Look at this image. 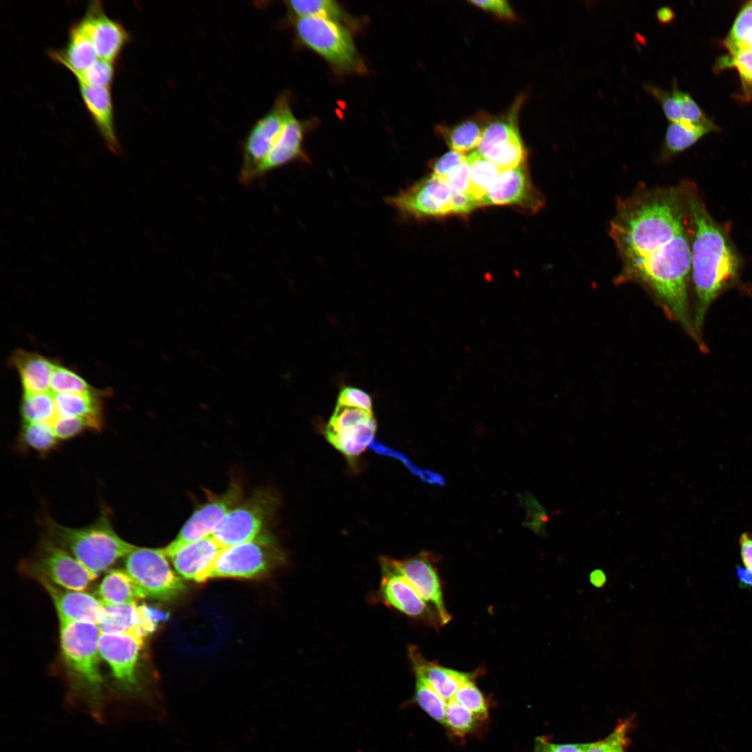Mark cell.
Masks as SVG:
<instances>
[{"label":"cell","mask_w":752,"mask_h":752,"mask_svg":"<svg viewBox=\"0 0 752 752\" xmlns=\"http://www.w3.org/2000/svg\"><path fill=\"white\" fill-rule=\"evenodd\" d=\"M687 213L683 189H639L618 201L609 235L621 262L617 283L641 284L699 343L689 306Z\"/></svg>","instance_id":"obj_1"},{"label":"cell","mask_w":752,"mask_h":752,"mask_svg":"<svg viewBox=\"0 0 752 752\" xmlns=\"http://www.w3.org/2000/svg\"><path fill=\"white\" fill-rule=\"evenodd\" d=\"M692 223L691 276L696 296L693 318L700 339L704 319L712 303L737 280L739 258L724 230L707 212L691 189H683Z\"/></svg>","instance_id":"obj_2"},{"label":"cell","mask_w":752,"mask_h":752,"mask_svg":"<svg viewBox=\"0 0 752 752\" xmlns=\"http://www.w3.org/2000/svg\"><path fill=\"white\" fill-rule=\"evenodd\" d=\"M99 627L89 622L60 624V645L68 703L102 723L109 713L108 695L100 666Z\"/></svg>","instance_id":"obj_3"},{"label":"cell","mask_w":752,"mask_h":752,"mask_svg":"<svg viewBox=\"0 0 752 752\" xmlns=\"http://www.w3.org/2000/svg\"><path fill=\"white\" fill-rule=\"evenodd\" d=\"M45 524L48 540L71 554L96 576L136 547L118 535L107 512L92 524L81 528L64 526L49 518Z\"/></svg>","instance_id":"obj_4"},{"label":"cell","mask_w":752,"mask_h":752,"mask_svg":"<svg viewBox=\"0 0 752 752\" xmlns=\"http://www.w3.org/2000/svg\"><path fill=\"white\" fill-rule=\"evenodd\" d=\"M143 640V637L129 634L100 632L99 636L100 657L107 662L113 679L116 712L121 715L132 714V706L147 698L138 671Z\"/></svg>","instance_id":"obj_5"},{"label":"cell","mask_w":752,"mask_h":752,"mask_svg":"<svg viewBox=\"0 0 752 752\" xmlns=\"http://www.w3.org/2000/svg\"><path fill=\"white\" fill-rule=\"evenodd\" d=\"M295 29L299 40L338 70L361 72L362 60L349 31L338 21L321 17H299Z\"/></svg>","instance_id":"obj_6"},{"label":"cell","mask_w":752,"mask_h":752,"mask_svg":"<svg viewBox=\"0 0 752 752\" xmlns=\"http://www.w3.org/2000/svg\"><path fill=\"white\" fill-rule=\"evenodd\" d=\"M285 555L267 531L255 538L225 547L207 579L219 577L255 578L285 562Z\"/></svg>","instance_id":"obj_7"},{"label":"cell","mask_w":752,"mask_h":752,"mask_svg":"<svg viewBox=\"0 0 752 752\" xmlns=\"http://www.w3.org/2000/svg\"><path fill=\"white\" fill-rule=\"evenodd\" d=\"M164 548L136 546L126 556L125 570L144 597L171 601L185 590L182 578L171 567Z\"/></svg>","instance_id":"obj_8"},{"label":"cell","mask_w":752,"mask_h":752,"mask_svg":"<svg viewBox=\"0 0 752 752\" xmlns=\"http://www.w3.org/2000/svg\"><path fill=\"white\" fill-rule=\"evenodd\" d=\"M278 504L272 490H256L228 511L212 535L224 548L251 540L265 531Z\"/></svg>","instance_id":"obj_9"},{"label":"cell","mask_w":752,"mask_h":752,"mask_svg":"<svg viewBox=\"0 0 752 752\" xmlns=\"http://www.w3.org/2000/svg\"><path fill=\"white\" fill-rule=\"evenodd\" d=\"M453 194V187L432 174L386 202L402 217L423 219L455 214Z\"/></svg>","instance_id":"obj_10"},{"label":"cell","mask_w":752,"mask_h":752,"mask_svg":"<svg viewBox=\"0 0 752 752\" xmlns=\"http://www.w3.org/2000/svg\"><path fill=\"white\" fill-rule=\"evenodd\" d=\"M290 109L287 95L281 94L271 109L251 127L241 144L242 163L238 176L241 184L253 183L256 169L281 132Z\"/></svg>","instance_id":"obj_11"},{"label":"cell","mask_w":752,"mask_h":752,"mask_svg":"<svg viewBox=\"0 0 752 752\" xmlns=\"http://www.w3.org/2000/svg\"><path fill=\"white\" fill-rule=\"evenodd\" d=\"M36 579L46 580L63 588L84 591L97 576L71 554L48 539L29 564Z\"/></svg>","instance_id":"obj_12"},{"label":"cell","mask_w":752,"mask_h":752,"mask_svg":"<svg viewBox=\"0 0 752 752\" xmlns=\"http://www.w3.org/2000/svg\"><path fill=\"white\" fill-rule=\"evenodd\" d=\"M242 499V489L236 483L224 493L212 496L196 508L180 528L175 538L164 550L166 553L189 542L211 535L224 516Z\"/></svg>","instance_id":"obj_13"},{"label":"cell","mask_w":752,"mask_h":752,"mask_svg":"<svg viewBox=\"0 0 752 752\" xmlns=\"http://www.w3.org/2000/svg\"><path fill=\"white\" fill-rule=\"evenodd\" d=\"M381 581L375 598L386 606L412 618H424L428 613L427 602L418 595L402 574L394 558L379 559Z\"/></svg>","instance_id":"obj_14"},{"label":"cell","mask_w":752,"mask_h":752,"mask_svg":"<svg viewBox=\"0 0 752 752\" xmlns=\"http://www.w3.org/2000/svg\"><path fill=\"white\" fill-rule=\"evenodd\" d=\"M100 58L114 62L129 40L121 24L108 17L100 1H93L79 22Z\"/></svg>","instance_id":"obj_15"},{"label":"cell","mask_w":752,"mask_h":752,"mask_svg":"<svg viewBox=\"0 0 752 752\" xmlns=\"http://www.w3.org/2000/svg\"><path fill=\"white\" fill-rule=\"evenodd\" d=\"M434 556L430 552H421L403 560H395L402 574L410 582L418 595L432 604L442 624L447 623L451 616L444 604L439 579L433 565Z\"/></svg>","instance_id":"obj_16"},{"label":"cell","mask_w":752,"mask_h":752,"mask_svg":"<svg viewBox=\"0 0 752 752\" xmlns=\"http://www.w3.org/2000/svg\"><path fill=\"white\" fill-rule=\"evenodd\" d=\"M543 204L540 194L534 189L523 165L503 171L481 199L480 205H518L533 210Z\"/></svg>","instance_id":"obj_17"},{"label":"cell","mask_w":752,"mask_h":752,"mask_svg":"<svg viewBox=\"0 0 752 752\" xmlns=\"http://www.w3.org/2000/svg\"><path fill=\"white\" fill-rule=\"evenodd\" d=\"M224 549L211 535L165 553L181 578L203 582Z\"/></svg>","instance_id":"obj_18"},{"label":"cell","mask_w":752,"mask_h":752,"mask_svg":"<svg viewBox=\"0 0 752 752\" xmlns=\"http://www.w3.org/2000/svg\"><path fill=\"white\" fill-rule=\"evenodd\" d=\"M51 597L60 624L72 622L98 625L104 604L100 599L79 590L61 588L46 580H39Z\"/></svg>","instance_id":"obj_19"},{"label":"cell","mask_w":752,"mask_h":752,"mask_svg":"<svg viewBox=\"0 0 752 752\" xmlns=\"http://www.w3.org/2000/svg\"><path fill=\"white\" fill-rule=\"evenodd\" d=\"M643 89L660 105L669 123H684L708 127L713 131L718 127L710 120L693 97L673 83L671 89H665L652 82H646Z\"/></svg>","instance_id":"obj_20"},{"label":"cell","mask_w":752,"mask_h":752,"mask_svg":"<svg viewBox=\"0 0 752 752\" xmlns=\"http://www.w3.org/2000/svg\"><path fill=\"white\" fill-rule=\"evenodd\" d=\"M303 134L301 123L289 109L281 132L253 175V183L261 181L270 171L301 158Z\"/></svg>","instance_id":"obj_21"},{"label":"cell","mask_w":752,"mask_h":752,"mask_svg":"<svg viewBox=\"0 0 752 752\" xmlns=\"http://www.w3.org/2000/svg\"><path fill=\"white\" fill-rule=\"evenodd\" d=\"M77 83L84 103L107 148L121 156L123 150L114 126L111 87L93 86L81 80Z\"/></svg>","instance_id":"obj_22"},{"label":"cell","mask_w":752,"mask_h":752,"mask_svg":"<svg viewBox=\"0 0 752 752\" xmlns=\"http://www.w3.org/2000/svg\"><path fill=\"white\" fill-rule=\"evenodd\" d=\"M156 623L150 608L128 603L104 605L97 625L102 633L129 634L144 638L155 630Z\"/></svg>","instance_id":"obj_23"},{"label":"cell","mask_w":752,"mask_h":752,"mask_svg":"<svg viewBox=\"0 0 752 752\" xmlns=\"http://www.w3.org/2000/svg\"><path fill=\"white\" fill-rule=\"evenodd\" d=\"M58 363L39 353L22 348L13 351L8 361L9 367L15 369L19 376L23 393L50 391L52 376Z\"/></svg>","instance_id":"obj_24"},{"label":"cell","mask_w":752,"mask_h":752,"mask_svg":"<svg viewBox=\"0 0 752 752\" xmlns=\"http://www.w3.org/2000/svg\"><path fill=\"white\" fill-rule=\"evenodd\" d=\"M110 395V390L95 389L84 393H55L57 416L83 418L88 421L91 430L100 431L103 426L102 400Z\"/></svg>","instance_id":"obj_25"},{"label":"cell","mask_w":752,"mask_h":752,"mask_svg":"<svg viewBox=\"0 0 752 752\" xmlns=\"http://www.w3.org/2000/svg\"><path fill=\"white\" fill-rule=\"evenodd\" d=\"M408 654L414 671L421 673L431 687L446 702L453 699L460 686L469 680L471 675L441 666L425 659L417 648L409 646Z\"/></svg>","instance_id":"obj_26"},{"label":"cell","mask_w":752,"mask_h":752,"mask_svg":"<svg viewBox=\"0 0 752 752\" xmlns=\"http://www.w3.org/2000/svg\"><path fill=\"white\" fill-rule=\"evenodd\" d=\"M49 55L70 72H84L99 58L92 41L79 22L70 29L64 49L49 51Z\"/></svg>","instance_id":"obj_27"},{"label":"cell","mask_w":752,"mask_h":752,"mask_svg":"<svg viewBox=\"0 0 752 752\" xmlns=\"http://www.w3.org/2000/svg\"><path fill=\"white\" fill-rule=\"evenodd\" d=\"M376 430L377 422L373 418L365 423L341 429L326 428L324 436L332 446L354 463L375 440Z\"/></svg>","instance_id":"obj_28"},{"label":"cell","mask_w":752,"mask_h":752,"mask_svg":"<svg viewBox=\"0 0 752 752\" xmlns=\"http://www.w3.org/2000/svg\"><path fill=\"white\" fill-rule=\"evenodd\" d=\"M98 595L104 605L136 603L143 598L125 570H113L106 574L100 584Z\"/></svg>","instance_id":"obj_29"},{"label":"cell","mask_w":752,"mask_h":752,"mask_svg":"<svg viewBox=\"0 0 752 752\" xmlns=\"http://www.w3.org/2000/svg\"><path fill=\"white\" fill-rule=\"evenodd\" d=\"M713 130L684 123H669L660 150L661 159H668L694 145Z\"/></svg>","instance_id":"obj_30"},{"label":"cell","mask_w":752,"mask_h":752,"mask_svg":"<svg viewBox=\"0 0 752 752\" xmlns=\"http://www.w3.org/2000/svg\"><path fill=\"white\" fill-rule=\"evenodd\" d=\"M467 162L469 166V194L480 203L502 171L478 151L471 152L467 156Z\"/></svg>","instance_id":"obj_31"},{"label":"cell","mask_w":752,"mask_h":752,"mask_svg":"<svg viewBox=\"0 0 752 752\" xmlns=\"http://www.w3.org/2000/svg\"><path fill=\"white\" fill-rule=\"evenodd\" d=\"M478 151L493 162L501 171L523 164L525 150L519 135L478 148Z\"/></svg>","instance_id":"obj_32"},{"label":"cell","mask_w":752,"mask_h":752,"mask_svg":"<svg viewBox=\"0 0 752 752\" xmlns=\"http://www.w3.org/2000/svg\"><path fill=\"white\" fill-rule=\"evenodd\" d=\"M485 127V126H484ZM484 127L478 121L468 120L451 128L441 127V134L453 151L464 154L478 147Z\"/></svg>","instance_id":"obj_33"},{"label":"cell","mask_w":752,"mask_h":752,"mask_svg":"<svg viewBox=\"0 0 752 752\" xmlns=\"http://www.w3.org/2000/svg\"><path fill=\"white\" fill-rule=\"evenodd\" d=\"M22 422L52 424L57 416L54 394L51 391L23 393L20 403Z\"/></svg>","instance_id":"obj_34"},{"label":"cell","mask_w":752,"mask_h":752,"mask_svg":"<svg viewBox=\"0 0 752 752\" xmlns=\"http://www.w3.org/2000/svg\"><path fill=\"white\" fill-rule=\"evenodd\" d=\"M19 440L22 446L43 455L54 450L59 441L52 425L45 422H22Z\"/></svg>","instance_id":"obj_35"},{"label":"cell","mask_w":752,"mask_h":752,"mask_svg":"<svg viewBox=\"0 0 752 752\" xmlns=\"http://www.w3.org/2000/svg\"><path fill=\"white\" fill-rule=\"evenodd\" d=\"M416 683L414 700L432 719L445 725V713L447 702L431 687L425 677L414 671Z\"/></svg>","instance_id":"obj_36"},{"label":"cell","mask_w":752,"mask_h":752,"mask_svg":"<svg viewBox=\"0 0 752 752\" xmlns=\"http://www.w3.org/2000/svg\"><path fill=\"white\" fill-rule=\"evenodd\" d=\"M287 6L299 17H321L335 21L343 18L340 6L332 0H293L287 1Z\"/></svg>","instance_id":"obj_37"},{"label":"cell","mask_w":752,"mask_h":752,"mask_svg":"<svg viewBox=\"0 0 752 752\" xmlns=\"http://www.w3.org/2000/svg\"><path fill=\"white\" fill-rule=\"evenodd\" d=\"M82 377L58 363L52 376L50 391L55 393H84L93 391Z\"/></svg>","instance_id":"obj_38"},{"label":"cell","mask_w":752,"mask_h":752,"mask_svg":"<svg viewBox=\"0 0 752 752\" xmlns=\"http://www.w3.org/2000/svg\"><path fill=\"white\" fill-rule=\"evenodd\" d=\"M477 718L466 707L451 699L447 702L445 726L456 736L464 737L477 726Z\"/></svg>","instance_id":"obj_39"},{"label":"cell","mask_w":752,"mask_h":752,"mask_svg":"<svg viewBox=\"0 0 752 752\" xmlns=\"http://www.w3.org/2000/svg\"><path fill=\"white\" fill-rule=\"evenodd\" d=\"M720 67H734L738 72L745 100L752 98V49H740L720 61Z\"/></svg>","instance_id":"obj_40"},{"label":"cell","mask_w":752,"mask_h":752,"mask_svg":"<svg viewBox=\"0 0 752 752\" xmlns=\"http://www.w3.org/2000/svg\"><path fill=\"white\" fill-rule=\"evenodd\" d=\"M453 699L468 709L478 720H485L488 717L486 700L472 680L462 684Z\"/></svg>","instance_id":"obj_41"},{"label":"cell","mask_w":752,"mask_h":752,"mask_svg":"<svg viewBox=\"0 0 752 752\" xmlns=\"http://www.w3.org/2000/svg\"><path fill=\"white\" fill-rule=\"evenodd\" d=\"M752 30V1L747 2L737 14L724 40L730 54L737 51L746 36Z\"/></svg>","instance_id":"obj_42"},{"label":"cell","mask_w":752,"mask_h":752,"mask_svg":"<svg viewBox=\"0 0 752 752\" xmlns=\"http://www.w3.org/2000/svg\"><path fill=\"white\" fill-rule=\"evenodd\" d=\"M71 73L77 80H81L88 85L111 87L115 73L114 62L99 58L84 72Z\"/></svg>","instance_id":"obj_43"},{"label":"cell","mask_w":752,"mask_h":752,"mask_svg":"<svg viewBox=\"0 0 752 752\" xmlns=\"http://www.w3.org/2000/svg\"><path fill=\"white\" fill-rule=\"evenodd\" d=\"M631 719L620 723L605 739L595 742L586 752H625L628 746Z\"/></svg>","instance_id":"obj_44"},{"label":"cell","mask_w":752,"mask_h":752,"mask_svg":"<svg viewBox=\"0 0 752 752\" xmlns=\"http://www.w3.org/2000/svg\"><path fill=\"white\" fill-rule=\"evenodd\" d=\"M374 418L373 414L361 409L337 405L327 428L338 430L357 425Z\"/></svg>","instance_id":"obj_45"},{"label":"cell","mask_w":752,"mask_h":752,"mask_svg":"<svg viewBox=\"0 0 752 752\" xmlns=\"http://www.w3.org/2000/svg\"><path fill=\"white\" fill-rule=\"evenodd\" d=\"M54 432L59 441L71 439L85 430L91 429L86 420L80 417H63L56 416L52 423Z\"/></svg>","instance_id":"obj_46"},{"label":"cell","mask_w":752,"mask_h":752,"mask_svg":"<svg viewBox=\"0 0 752 752\" xmlns=\"http://www.w3.org/2000/svg\"><path fill=\"white\" fill-rule=\"evenodd\" d=\"M337 405L358 408L373 413V400L370 395L353 386H346L340 391Z\"/></svg>","instance_id":"obj_47"},{"label":"cell","mask_w":752,"mask_h":752,"mask_svg":"<svg viewBox=\"0 0 752 752\" xmlns=\"http://www.w3.org/2000/svg\"><path fill=\"white\" fill-rule=\"evenodd\" d=\"M593 743L555 744L544 737H538L535 740L534 752H586Z\"/></svg>","instance_id":"obj_48"},{"label":"cell","mask_w":752,"mask_h":752,"mask_svg":"<svg viewBox=\"0 0 752 752\" xmlns=\"http://www.w3.org/2000/svg\"><path fill=\"white\" fill-rule=\"evenodd\" d=\"M441 179L454 189L469 195V166L467 160L453 169Z\"/></svg>","instance_id":"obj_49"},{"label":"cell","mask_w":752,"mask_h":752,"mask_svg":"<svg viewBox=\"0 0 752 752\" xmlns=\"http://www.w3.org/2000/svg\"><path fill=\"white\" fill-rule=\"evenodd\" d=\"M467 160V157L455 151H450L433 162V175L442 178L450 171Z\"/></svg>","instance_id":"obj_50"},{"label":"cell","mask_w":752,"mask_h":752,"mask_svg":"<svg viewBox=\"0 0 752 752\" xmlns=\"http://www.w3.org/2000/svg\"><path fill=\"white\" fill-rule=\"evenodd\" d=\"M469 2L500 17L512 19L515 17L510 4L504 0H471Z\"/></svg>","instance_id":"obj_51"},{"label":"cell","mask_w":752,"mask_h":752,"mask_svg":"<svg viewBox=\"0 0 752 752\" xmlns=\"http://www.w3.org/2000/svg\"><path fill=\"white\" fill-rule=\"evenodd\" d=\"M740 553L744 567L752 570V538L748 533L742 534L739 540Z\"/></svg>","instance_id":"obj_52"},{"label":"cell","mask_w":752,"mask_h":752,"mask_svg":"<svg viewBox=\"0 0 752 752\" xmlns=\"http://www.w3.org/2000/svg\"><path fill=\"white\" fill-rule=\"evenodd\" d=\"M736 572L739 586L741 588L749 589L752 588V570L751 569L737 565Z\"/></svg>","instance_id":"obj_53"},{"label":"cell","mask_w":752,"mask_h":752,"mask_svg":"<svg viewBox=\"0 0 752 752\" xmlns=\"http://www.w3.org/2000/svg\"><path fill=\"white\" fill-rule=\"evenodd\" d=\"M656 17L659 23L666 24L674 19L675 13L670 7L664 6L657 9Z\"/></svg>","instance_id":"obj_54"},{"label":"cell","mask_w":752,"mask_h":752,"mask_svg":"<svg viewBox=\"0 0 752 752\" xmlns=\"http://www.w3.org/2000/svg\"><path fill=\"white\" fill-rule=\"evenodd\" d=\"M752 49V30L746 36V38L744 40L743 42L740 45V47H739V49Z\"/></svg>","instance_id":"obj_55"},{"label":"cell","mask_w":752,"mask_h":752,"mask_svg":"<svg viewBox=\"0 0 752 752\" xmlns=\"http://www.w3.org/2000/svg\"></svg>","instance_id":"obj_56"}]
</instances>
